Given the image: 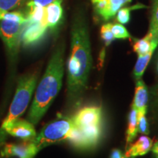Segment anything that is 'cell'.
<instances>
[{
  "mask_svg": "<svg viewBox=\"0 0 158 158\" xmlns=\"http://www.w3.org/2000/svg\"><path fill=\"white\" fill-rule=\"evenodd\" d=\"M92 65L88 25L79 12L71 28L70 53L68 61V94L71 102H78L87 87Z\"/></svg>",
  "mask_w": 158,
  "mask_h": 158,
  "instance_id": "6da1fadb",
  "label": "cell"
},
{
  "mask_svg": "<svg viewBox=\"0 0 158 158\" xmlns=\"http://www.w3.org/2000/svg\"><path fill=\"white\" fill-rule=\"evenodd\" d=\"M64 47L59 45L51 57L44 75L37 86L27 120L37 124L59 94L64 76Z\"/></svg>",
  "mask_w": 158,
  "mask_h": 158,
  "instance_id": "7a4b0ae2",
  "label": "cell"
},
{
  "mask_svg": "<svg viewBox=\"0 0 158 158\" xmlns=\"http://www.w3.org/2000/svg\"><path fill=\"white\" fill-rule=\"evenodd\" d=\"M37 75L29 73L19 78L15 94L10 105L8 114L0 128V147L6 139V130L21 117L28 107L37 84Z\"/></svg>",
  "mask_w": 158,
  "mask_h": 158,
  "instance_id": "3957f363",
  "label": "cell"
},
{
  "mask_svg": "<svg viewBox=\"0 0 158 158\" xmlns=\"http://www.w3.org/2000/svg\"><path fill=\"white\" fill-rule=\"evenodd\" d=\"M74 126L73 118H58L45 126L33 142L40 151L51 144L68 140Z\"/></svg>",
  "mask_w": 158,
  "mask_h": 158,
  "instance_id": "277c9868",
  "label": "cell"
},
{
  "mask_svg": "<svg viewBox=\"0 0 158 158\" xmlns=\"http://www.w3.org/2000/svg\"><path fill=\"white\" fill-rule=\"evenodd\" d=\"M25 24L5 19L0 21V38L13 55L16 54L19 48Z\"/></svg>",
  "mask_w": 158,
  "mask_h": 158,
  "instance_id": "5b68a950",
  "label": "cell"
},
{
  "mask_svg": "<svg viewBox=\"0 0 158 158\" xmlns=\"http://www.w3.org/2000/svg\"><path fill=\"white\" fill-rule=\"evenodd\" d=\"M37 149L32 141H23L19 143H8L4 146L1 151L2 157L8 158L16 157L18 158H35L38 153Z\"/></svg>",
  "mask_w": 158,
  "mask_h": 158,
  "instance_id": "8992f818",
  "label": "cell"
},
{
  "mask_svg": "<svg viewBox=\"0 0 158 158\" xmlns=\"http://www.w3.org/2000/svg\"><path fill=\"white\" fill-rule=\"evenodd\" d=\"M132 0H92L94 10L100 19L106 21L114 17L119 9Z\"/></svg>",
  "mask_w": 158,
  "mask_h": 158,
  "instance_id": "52a82bcc",
  "label": "cell"
},
{
  "mask_svg": "<svg viewBox=\"0 0 158 158\" xmlns=\"http://www.w3.org/2000/svg\"><path fill=\"white\" fill-rule=\"evenodd\" d=\"M73 120L78 127L102 124V109L97 106H88L78 110Z\"/></svg>",
  "mask_w": 158,
  "mask_h": 158,
  "instance_id": "ba28073f",
  "label": "cell"
},
{
  "mask_svg": "<svg viewBox=\"0 0 158 158\" xmlns=\"http://www.w3.org/2000/svg\"><path fill=\"white\" fill-rule=\"evenodd\" d=\"M48 27L44 23H26L21 35V43L24 46H31L40 42Z\"/></svg>",
  "mask_w": 158,
  "mask_h": 158,
  "instance_id": "9c48e42d",
  "label": "cell"
},
{
  "mask_svg": "<svg viewBox=\"0 0 158 158\" xmlns=\"http://www.w3.org/2000/svg\"><path fill=\"white\" fill-rule=\"evenodd\" d=\"M7 135L21 138L23 141H32L36 137L34 124L28 120L17 119L6 130Z\"/></svg>",
  "mask_w": 158,
  "mask_h": 158,
  "instance_id": "30bf717a",
  "label": "cell"
},
{
  "mask_svg": "<svg viewBox=\"0 0 158 158\" xmlns=\"http://www.w3.org/2000/svg\"><path fill=\"white\" fill-rule=\"evenodd\" d=\"M63 19V8L62 2H55L45 7L44 23L51 30H54Z\"/></svg>",
  "mask_w": 158,
  "mask_h": 158,
  "instance_id": "8fae6325",
  "label": "cell"
},
{
  "mask_svg": "<svg viewBox=\"0 0 158 158\" xmlns=\"http://www.w3.org/2000/svg\"><path fill=\"white\" fill-rule=\"evenodd\" d=\"M148 100L149 95L147 86L141 79H138L136 83L135 96L132 104V106L137 110L138 114H147Z\"/></svg>",
  "mask_w": 158,
  "mask_h": 158,
  "instance_id": "7c38bea8",
  "label": "cell"
},
{
  "mask_svg": "<svg viewBox=\"0 0 158 158\" xmlns=\"http://www.w3.org/2000/svg\"><path fill=\"white\" fill-rule=\"evenodd\" d=\"M153 141L149 136H141L134 143H130L124 155L128 157H138L147 154L152 149Z\"/></svg>",
  "mask_w": 158,
  "mask_h": 158,
  "instance_id": "4fadbf2b",
  "label": "cell"
},
{
  "mask_svg": "<svg viewBox=\"0 0 158 158\" xmlns=\"http://www.w3.org/2000/svg\"><path fill=\"white\" fill-rule=\"evenodd\" d=\"M158 46V43L153 41L149 34H147L143 38L137 39L134 41L133 51L138 56L145 55L152 51H155Z\"/></svg>",
  "mask_w": 158,
  "mask_h": 158,
  "instance_id": "5bb4252c",
  "label": "cell"
},
{
  "mask_svg": "<svg viewBox=\"0 0 158 158\" xmlns=\"http://www.w3.org/2000/svg\"><path fill=\"white\" fill-rule=\"evenodd\" d=\"M138 133V116L137 110L132 106L129 116H128V126L127 130V143H133Z\"/></svg>",
  "mask_w": 158,
  "mask_h": 158,
  "instance_id": "9a60e30c",
  "label": "cell"
},
{
  "mask_svg": "<svg viewBox=\"0 0 158 158\" xmlns=\"http://www.w3.org/2000/svg\"><path fill=\"white\" fill-rule=\"evenodd\" d=\"M148 34L152 40L158 42V0H152L149 30Z\"/></svg>",
  "mask_w": 158,
  "mask_h": 158,
  "instance_id": "2e32d148",
  "label": "cell"
},
{
  "mask_svg": "<svg viewBox=\"0 0 158 158\" xmlns=\"http://www.w3.org/2000/svg\"><path fill=\"white\" fill-rule=\"evenodd\" d=\"M155 51H152L148 54L145 55H141V56H138V60L135 63V68H134L133 70V74L135 78L138 80V79H141V78L143 76L144 73V71H145L146 68L148 66V64L150 62V59H151L152 54Z\"/></svg>",
  "mask_w": 158,
  "mask_h": 158,
  "instance_id": "e0dca14e",
  "label": "cell"
},
{
  "mask_svg": "<svg viewBox=\"0 0 158 158\" xmlns=\"http://www.w3.org/2000/svg\"><path fill=\"white\" fill-rule=\"evenodd\" d=\"M28 12L25 15L27 23H44L45 7L35 6L28 7Z\"/></svg>",
  "mask_w": 158,
  "mask_h": 158,
  "instance_id": "ac0fdd59",
  "label": "cell"
},
{
  "mask_svg": "<svg viewBox=\"0 0 158 158\" xmlns=\"http://www.w3.org/2000/svg\"><path fill=\"white\" fill-rule=\"evenodd\" d=\"M27 0H0V21L4 13L21 5Z\"/></svg>",
  "mask_w": 158,
  "mask_h": 158,
  "instance_id": "d6986e66",
  "label": "cell"
},
{
  "mask_svg": "<svg viewBox=\"0 0 158 158\" xmlns=\"http://www.w3.org/2000/svg\"><path fill=\"white\" fill-rule=\"evenodd\" d=\"M111 26L112 23H105L102 26L101 29H100L101 38L103 40L106 46H108L115 40V37L111 31Z\"/></svg>",
  "mask_w": 158,
  "mask_h": 158,
  "instance_id": "ffe728a7",
  "label": "cell"
},
{
  "mask_svg": "<svg viewBox=\"0 0 158 158\" xmlns=\"http://www.w3.org/2000/svg\"><path fill=\"white\" fill-rule=\"evenodd\" d=\"M111 31L115 39H127L131 37L127 29L121 23L112 24Z\"/></svg>",
  "mask_w": 158,
  "mask_h": 158,
  "instance_id": "44dd1931",
  "label": "cell"
},
{
  "mask_svg": "<svg viewBox=\"0 0 158 158\" xmlns=\"http://www.w3.org/2000/svg\"><path fill=\"white\" fill-rule=\"evenodd\" d=\"M133 7H122L116 13V20L119 23L124 25L127 24L130 21V12Z\"/></svg>",
  "mask_w": 158,
  "mask_h": 158,
  "instance_id": "7402d4cb",
  "label": "cell"
},
{
  "mask_svg": "<svg viewBox=\"0 0 158 158\" xmlns=\"http://www.w3.org/2000/svg\"><path fill=\"white\" fill-rule=\"evenodd\" d=\"M146 114H137L138 116V132L140 133L148 135L149 133V124L146 118Z\"/></svg>",
  "mask_w": 158,
  "mask_h": 158,
  "instance_id": "603a6c76",
  "label": "cell"
},
{
  "mask_svg": "<svg viewBox=\"0 0 158 158\" xmlns=\"http://www.w3.org/2000/svg\"><path fill=\"white\" fill-rule=\"evenodd\" d=\"M55 2H62V0H27L26 5L27 7H35V6H40V7H46L50 4Z\"/></svg>",
  "mask_w": 158,
  "mask_h": 158,
  "instance_id": "cb8c5ba5",
  "label": "cell"
},
{
  "mask_svg": "<svg viewBox=\"0 0 158 158\" xmlns=\"http://www.w3.org/2000/svg\"><path fill=\"white\" fill-rule=\"evenodd\" d=\"M124 155L122 153V152L119 149H115L112 150L111 154H110V158H122Z\"/></svg>",
  "mask_w": 158,
  "mask_h": 158,
  "instance_id": "d4e9b609",
  "label": "cell"
},
{
  "mask_svg": "<svg viewBox=\"0 0 158 158\" xmlns=\"http://www.w3.org/2000/svg\"><path fill=\"white\" fill-rule=\"evenodd\" d=\"M152 149L153 153L155 155L156 158H158V141L156 142V143L154 144Z\"/></svg>",
  "mask_w": 158,
  "mask_h": 158,
  "instance_id": "484cf974",
  "label": "cell"
},
{
  "mask_svg": "<svg viewBox=\"0 0 158 158\" xmlns=\"http://www.w3.org/2000/svg\"><path fill=\"white\" fill-rule=\"evenodd\" d=\"M155 92H156V101H157V102L158 103V87L157 89L155 90Z\"/></svg>",
  "mask_w": 158,
  "mask_h": 158,
  "instance_id": "4316f807",
  "label": "cell"
},
{
  "mask_svg": "<svg viewBox=\"0 0 158 158\" xmlns=\"http://www.w3.org/2000/svg\"><path fill=\"white\" fill-rule=\"evenodd\" d=\"M122 158H134V157H128V156H126V155H124L123 157H122Z\"/></svg>",
  "mask_w": 158,
  "mask_h": 158,
  "instance_id": "83f0119b",
  "label": "cell"
},
{
  "mask_svg": "<svg viewBox=\"0 0 158 158\" xmlns=\"http://www.w3.org/2000/svg\"><path fill=\"white\" fill-rule=\"evenodd\" d=\"M157 73H158V61H157Z\"/></svg>",
  "mask_w": 158,
  "mask_h": 158,
  "instance_id": "f1b7e54d",
  "label": "cell"
},
{
  "mask_svg": "<svg viewBox=\"0 0 158 158\" xmlns=\"http://www.w3.org/2000/svg\"><path fill=\"white\" fill-rule=\"evenodd\" d=\"M157 57H158V51H157Z\"/></svg>",
  "mask_w": 158,
  "mask_h": 158,
  "instance_id": "f546056e",
  "label": "cell"
}]
</instances>
